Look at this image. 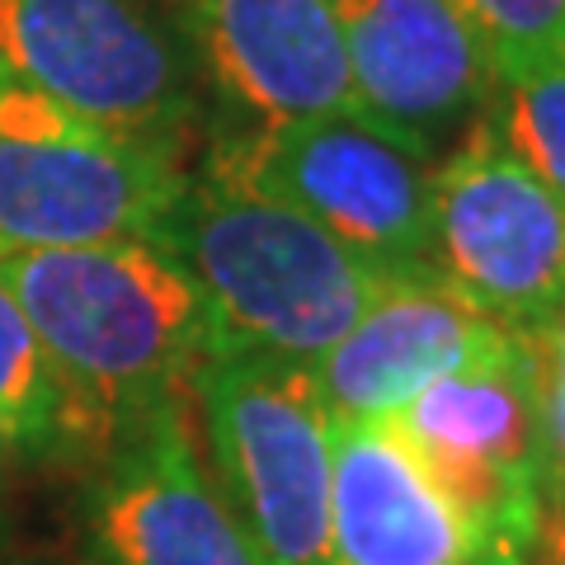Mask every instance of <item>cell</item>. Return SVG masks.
<instances>
[{
  "mask_svg": "<svg viewBox=\"0 0 565 565\" xmlns=\"http://www.w3.org/2000/svg\"><path fill=\"white\" fill-rule=\"evenodd\" d=\"M0 282L29 316L57 382V438L104 457L156 401L193 386L207 311L193 278L156 241L14 250Z\"/></svg>",
  "mask_w": 565,
  "mask_h": 565,
  "instance_id": "cell-1",
  "label": "cell"
},
{
  "mask_svg": "<svg viewBox=\"0 0 565 565\" xmlns=\"http://www.w3.org/2000/svg\"><path fill=\"white\" fill-rule=\"evenodd\" d=\"M193 278L212 353L311 363L359 326L396 274L226 170L189 180L151 236Z\"/></svg>",
  "mask_w": 565,
  "mask_h": 565,
  "instance_id": "cell-2",
  "label": "cell"
},
{
  "mask_svg": "<svg viewBox=\"0 0 565 565\" xmlns=\"http://www.w3.org/2000/svg\"><path fill=\"white\" fill-rule=\"evenodd\" d=\"M207 467L264 565H330V415L302 363L212 353L193 373Z\"/></svg>",
  "mask_w": 565,
  "mask_h": 565,
  "instance_id": "cell-3",
  "label": "cell"
},
{
  "mask_svg": "<svg viewBox=\"0 0 565 565\" xmlns=\"http://www.w3.org/2000/svg\"><path fill=\"white\" fill-rule=\"evenodd\" d=\"M212 170L297 207L396 278L434 274V170L359 114H321L222 132Z\"/></svg>",
  "mask_w": 565,
  "mask_h": 565,
  "instance_id": "cell-4",
  "label": "cell"
},
{
  "mask_svg": "<svg viewBox=\"0 0 565 565\" xmlns=\"http://www.w3.org/2000/svg\"><path fill=\"white\" fill-rule=\"evenodd\" d=\"M386 419L476 523L533 552L546 519V434L527 334L504 330Z\"/></svg>",
  "mask_w": 565,
  "mask_h": 565,
  "instance_id": "cell-5",
  "label": "cell"
},
{
  "mask_svg": "<svg viewBox=\"0 0 565 565\" xmlns=\"http://www.w3.org/2000/svg\"><path fill=\"white\" fill-rule=\"evenodd\" d=\"M434 274L514 334H542L565 311V203L490 118L434 170Z\"/></svg>",
  "mask_w": 565,
  "mask_h": 565,
  "instance_id": "cell-6",
  "label": "cell"
},
{
  "mask_svg": "<svg viewBox=\"0 0 565 565\" xmlns=\"http://www.w3.org/2000/svg\"><path fill=\"white\" fill-rule=\"evenodd\" d=\"M0 66L114 132L180 141L193 118L180 47L132 0H0Z\"/></svg>",
  "mask_w": 565,
  "mask_h": 565,
  "instance_id": "cell-7",
  "label": "cell"
},
{
  "mask_svg": "<svg viewBox=\"0 0 565 565\" xmlns=\"http://www.w3.org/2000/svg\"><path fill=\"white\" fill-rule=\"evenodd\" d=\"M184 189L180 141L114 132L90 118L47 137H0V245L151 241Z\"/></svg>",
  "mask_w": 565,
  "mask_h": 565,
  "instance_id": "cell-8",
  "label": "cell"
},
{
  "mask_svg": "<svg viewBox=\"0 0 565 565\" xmlns=\"http://www.w3.org/2000/svg\"><path fill=\"white\" fill-rule=\"evenodd\" d=\"M193 386L156 401L104 452L90 500L99 565H264L189 424Z\"/></svg>",
  "mask_w": 565,
  "mask_h": 565,
  "instance_id": "cell-9",
  "label": "cell"
},
{
  "mask_svg": "<svg viewBox=\"0 0 565 565\" xmlns=\"http://www.w3.org/2000/svg\"><path fill=\"white\" fill-rule=\"evenodd\" d=\"M353 114L429 156L490 114L494 57L452 0H330Z\"/></svg>",
  "mask_w": 565,
  "mask_h": 565,
  "instance_id": "cell-10",
  "label": "cell"
},
{
  "mask_svg": "<svg viewBox=\"0 0 565 565\" xmlns=\"http://www.w3.org/2000/svg\"><path fill=\"white\" fill-rule=\"evenodd\" d=\"M330 565H527L533 552L476 523L392 419L330 424Z\"/></svg>",
  "mask_w": 565,
  "mask_h": 565,
  "instance_id": "cell-11",
  "label": "cell"
},
{
  "mask_svg": "<svg viewBox=\"0 0 565 565\" xmlns=\"http://www.w3.org/2000/svg\"><path fill=\"white\" fill-rule=\"evenodd\" d=\"M193 62L245 128L353 114L330 0H170Z\"/></svg>",
  "mask_w": 565,
  "mask_h": 565,
  "instance_id": "cell-12",
  "label": "cell"
},
{
  "mask_svg": "<svg viewBox=\"0 0 565 565\" xmlns=\"http://www.w3.org/2000/svg\"><path fill=\"white\" fill-rule=\"evenodd\" d=\"M500 334L504 326L486 321L438 274L392 278L359 326L307 363V377L330 424L386 419L429 382L486 353Z\"/></svg>",
  "mask_w": 565,
  "mask_h": 565,
  "instance_id": "cell-13",
  "label": "cell"
},
{
  "mask_svg": "<svg viewBox=\"0 0 565 565\" xmlns=\"http://www.w3.org/2000/svg\"><path fill=\"white\" fill-rule=\"evenodd\" d=\"M490 128L565 203V47L494 71Z\"/></svg>",
  "mask_w": 565,
  "mask_h": 565,
  "instance_id": "cell-14",
  "label": "cell"
},
{
  "mask_svg": "<svg viewBox=\"0 0 565 565\" xmlns=\"http://www.w3.org/2000/svg\"><path fill=\"white\" fill-rule=\"evenodd\" d=\"M0 429L10 444L29 448H52L57 438V382L6 282H0Z\"/></svg>",
  "mask_w": 565,
  "mask_h": 565,
  "instance_id": "cell-15",
  "label": "cell"
},
{
  "mask_svg": "<svg viewBox=\"0 0 565 565\" xmlns=\"http://www.w3.org/2000/svg\"><path fill=\"white\" fill-rule=\"evenodd\" d=\"M486 39L494 71L565 47V0H452Z\"/></svg>",
  "mask_w": 565,
  "mask_h": 565,
  "instance_id": "cell-16",
  "label": "cell"
},
{
  "mask_svg": "<svg viewBox=\"0 0 565 565\" xmlns=\"http://www.w3.org/2000/svg\"><path fill=\"white\" fill-rule=\"evenodd\" d=\"M537 353L542 434H546V509L565 490V311L542 334H527Z\"/></svg>",
  "mask_w": 565,
  "mask_h": 565,
  "instance_id": "cell-17",
  "label": "cell"
},
{
  "mask_svg": "<svg viewBox=\"0 0 565 565\" xmlns=\"http://www.w3.org/2000/svg\"><path fill=\"white\" fill-rule=\"evenodd\" d=\"M527 565H565V523L556 514L542 519V533H537L533 561H527Z\"/></svg>",
  "mask_w": 565,
  "mask_h": 565,
  "instance_id": "cell-18",
  "label": "cell"
},
{
  "mask_svg": "<svg viewBox=\"0 0 565 565\" xmlns=\"http://www.w3.org/2000/svg\"><path fill=\"white\" fill-rule=\"evenodd\" d=\"M546 514H556V519H561V523H565V490H561V494H556V504H552V509H546Z\"/></svg>",
  "mask_w": 565,
  "mask_h": 565,
  "instance_id": "cell-19",
  "label": "cell"
},
{
  "mask_svg": "<svg viewBox=\"0 0 565 565\" xmlns=\"http://www.w3.org/2000/svg\"><path fill=\"white\" fill-rule=\"evenodd\" d=\"M6 444H10V438H6V429H0V448H6Z\"/></svg>",
  "mask_w": 565,
  "mask_h": 565,
  "instance_id": "cell-20",
  "label": "cell"
}]
</instances>
